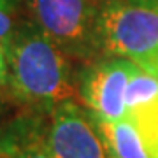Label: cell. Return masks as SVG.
<instances>
[{
    "instance_id": "cell-12",
    "label": "cell",
    "mask_w": 158,
    "mask_h": 158,
    "mask_svg": "<svg viewBox=\"0 0 158 158\" xmlns=\"http://www.w3.org/2000/svg\"><path fill=\"white\" fill-rule=\"evenodd\" d=\"M16 4H18V0H0V9L11 12L16 7Z\"/></svg>"
},
{
    "instance_id": "cell-11",
    "label": "cell",
    "mask_w": 158,
    "mask_h": 158,
    "mask_svg": "<svg viewBox=\"0 0 158 158\" xmlns=\"http://www.w3.org/2000/svg\"><path fill=\"white\" fill-rule=\"evenodd\" d=\"M142 70H146V72L153 74L155 77H158V56L155 58L153 62H149V63H148V67H146V69H142Z\"/></svg>"
},
{
    "instance_id": "cell-7",
    "label": "cell",
    "mask_w": 158,
    "mask_h": 158,
    "mask_svg": "<svg viewBox=\"0 0 158 158\" xmlns=\"http://www.w3.org/2000/svg\"><path fill=\"white\" fill-rule=\"evenodd\" d=\"M155 102H158V77L142 70L141 67H135L125 93L127 113L148 107Z\"/></svg>"
},
{
    "instance_id": "cell-8",
    "label": "cell",
    "mask_w": 158,
    "mask_h": 158,
    "mask_svg": "<svg viewBox=\"0 0 158 158\" xmlns=\"http://www.w3.org/2000/svg\"><path fill=\"white\" fill-rule=\"evenodd\" d=\"M14 34V21H12L9 11L0 9V40L6 44L9 37Z\"/></svg>"
},
{
    "instance_id": "cell-5",
    "label": "cell",
    "mask_w": 158,
    "mask_h": 158,
    "mask_svg": "<svg viewBox=\"0 0 158 158\" xmlns=\"http://www.w3.org/2000/svg\"><path fill=\"white\" fill-rule=\"evenodd\" d=\"M135 67L130 60L116 56L95 62L77 83L79 100L100 121L123 119L127 116L125 93Z\"/></svg>"
},
{
    "instance_id": "cell-3",
    "label": "cell",
    "mask_w": 158,
    "mask_h": 158,
    "mask_svg": "<svg viewBox=\"0 0 158 158\" xmlns=\"http://www.w3.org/2000/svg\"><path fill=\"white\" fill-rule=\"evenodd\" d=\"M104 0H25L32 25L69 56L95 60L97 19Z\"/></svg>"
},
{
    "instance_id": "cell-6",
    "label": "cell",
    "mask_w": 158,
    "mask_h": 158,
    "mask_svg": "<svg viewBox=\"0 0 158 158\" xmlns=\"http://www.w3.org/2000/svg\"><path fill=\"white\" fill-rule=\"evenodd\" d=\"M97 123L107 144L111 158H153L144 146L137 127L128 116L118 121L97 119Z\"/></svg>"
},
{
    "instance_id": "cell-1",
    "label": "cell",
    "mask_w": 158,
    "mask_h": 158,
    "mask_svg": "<svg viewBox=\"0 0 158 158\" xmlns=\"http://www.w3.org/2000/svg\"><path fill=\"white\" fill-rule=\"evenodd\" d=\"M7 77L18 98L27 104L49 106L76 100L77 83L69 55L30 23L6 42Z\"/></svg>"
},
{
    "instance_id": "cell-10",
    "label": "cell",
    "mask_w": 158,
    "mask_h": 158,
    "mask_svg": "<svg viewBox=\"0 0 158 158\" xmlns=\"http://www.w3.org/2000/svg\"><path fill=\"white\" fill-rule=\"evenodd\" d=\"M9 74V67H7V51L6 44L0 40V83H4Z\"/></svg>"
},
{
    "instance_id": "cell-4",
    "label": "cell",
    "mask_w": 158,
    "mask_h": 158,
    "mask_svg": "<svg viewBox=\"0 0 158 158\" xmlns=\"http://www.w3.org/2000/svg\"><path fill=\"white\" fill-rule=\"evenodd\" d=\"M42 146L55 158H111L97 118L76 100L51 107Z\"/></svg>"
},
{
    "instance_id": "cell-9",
    "label": "cell",
    "mask_w": 158,
    "mask_h": 158,
    "mask_svg": "<svg viewBox=\"0 0 158 158\" xmlns=\"http://www.w3.org/2000/svg\"><path fill=\"white\" fill-rule=\"evenodd\" d=\"M11 158H55V156H51L49 153L44 149L42 144H39V146L34 144V146H28V148H25V149H21V151H18Z\"/></svg>"
},
{
    "instance_id": "cell-13",
    "label": "cell",
    "mask_w": 158,
    "mask_h": 158,
    "mask_svg": "<svg viewBox=\"0 0 158 158\" xmlns=\"http://www.w3.org/2000/svg\"><path fill=\"white\" fill-rule=\"evenodd\" d=\"M139 2H142V4H146V6L153 7V9L158 12V0H139Z\"/></svg>"
},
{
    "instance_id": "cell-2",
    "label": "cell",
    "mask_w": 158,
    "mask_h": 158,
    "mask_svg": "<svg viewBox=\"0 0 158 158\" xmlns=\"http://www.w3.org/2000/svg\"><path fill=\"white\" fill-rule=\"evenodd\" d=\"M97 40L102 55L146 69L158 56V12L139 0H104Z\"/></svg>"
}]
</instances>
